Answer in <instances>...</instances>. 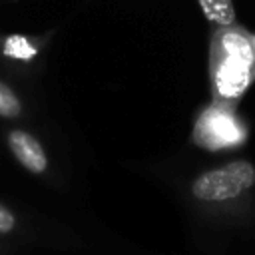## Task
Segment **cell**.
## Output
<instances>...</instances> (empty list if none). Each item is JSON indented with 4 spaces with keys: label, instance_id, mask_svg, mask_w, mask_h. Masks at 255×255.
<instances>
[{
    "label": "cell",
    "instance_id": "cell-5",
    "mask_svg": "<svg viewBox=\"0 0 255 255\" xmlns=\"http://www.w3.org/2000/svg\"><path fill=\"white\" fill-rule=\"evenodd\" d=\"M0 50L6 58L20 60V62H30L32 58L38 56L40 46L34 42V38L24 36V34H8L0 42Z\"/></svg>",
    "mask_w": 255,
    "mask_h": 255
},
{
    "label": "cell",
    "instance_id": "cell-4",
    "mask_svg": "<svg viewBox=\"0 0 255 255\" xmlns=\"http://www.w3.org/2000/svg\"><path fill=\"white\" fill-rule=\"evenodd\" d=\"M8 145L12 149V153L16 155V159L32 173H42L48 167V157L40 145V141L30 135L28 131L22 129H14L8 135Z\"/></svg>",
    "mask_w": 255,
    "mask_h": 255
},
{
    "label": "cell",
    "instance_id": "cell-3",
    "mask_svg": "<svg viewBox=\"0 0 255 255\" xmlns=\"http://www.w3.org/2000/svg\"><path fill=\"white\" fill-rule=\"evenodd\" d=\"M197 137L201 145L215 149L225 145H237L245 137V133L233 116L221 110H209L197 122Z\"/></svg>",
    "mask_w": 255,
    "mask_h": 255
},
{
    "label": "cell",
    "instance_id": "cell-6",
    "mask_svg": "<svg viewBox=\"0 0 255 255\" xmlns=\"http://www.w3.org/2000/svg\"><path fill=\"white\" fill-rule=\"evenodd\" d=\"M197 4L205 14V18L217 28L235 24V12L231 0H197Z\"/></svg>",
    "mask_w": 255,
    "mask_h": 255
},
{
    "label": "cell",
    "instance_id": "cell-2",
    "mask_svg": "<svg viewBox=\"0 0 255 255\" xmlns=\"http://www.w3.org/2000/svg\"><path fill=\"white\" fill-rule=\"evenodd\" d=\"M255 183V169L247 161H231L223 167L205 171L199 175L191 191L197 199L203 201H223L237 197L245 189H249Z\"/></svg>",
    "mask_w": 255,
    "mask_h": 255
},
{
    "label": "cell",
    "instance_id": "cell-9",
    "mask_svg": "<svg viewBox=\"0 0 255 255\" xmlns=\"http://www.w3.org/2000/svg\"><path fill=\"white\" fill-rule=\"evenodd\" d=\"M253 38H255V36H253Z\"/></svg>",
    "mask_w": 255,
    "mask_h": 255
},
{
    "label": "cell",
    "instance_id": "cell-8",
    "mask_svg": "<svg viewBox=\"0 0 255 255\" xmlns=\"http://www.w3.org/2000/svg\"><path fill=\"white\" fill-rule=\"evenodd\" d=\"M14 225H16L14 215H12L4 205H0V233H8V231H12Z\"/></svg>",
    "mask_w": 255,
    "mask_h": 255
},
{
    "label": "cell",
    "instance_id": "cell-7",
    "mask_svg": "<svg viewBox=\"0 0 255 255\" xmlns=\"http://www.w3.org/2000/svg\"><path fill=\"white\" fill-rule=\"evenodd\" d=\"M20 112H22L20 100L4 82H0V116L2 118H16Z\"/></svg>",
    "mask_w": 255,
    "mask_h": 255
},
{
    "label": "cell",
    "instance_id": "cell-1",
    "mask_svg": "<svg viewBox=\"0 0 255 255\" xmlns=\"http://www.w3.org/2000/svg\"><path fill=\"white\" fill-rule=\"evenodd\" d=\"M211 72L221 98H239L255 72V38L235 24L219 26L211 40Z\"/></svg>",
    "mask_w": 255,
    "mask_h": 255
}]
</instances>
